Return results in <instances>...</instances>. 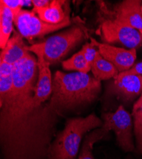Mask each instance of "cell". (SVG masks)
<instances>
[{"instance_id":"23","label":"cell","mask_w":142,"mask_h":159,"mask_svg":"<svg viewBox=\"0 0 142 159\" xmlns=\"http://www.w3.org/2000/svg\"><path fill=\"white\" fill-rule=\"evenodd\" d=\"M140 109H142V93L140 95L138 99L135 102L133 107V111L135 112Z\"/></svg>"},{"instance_id":"7","label":"cell","mask_w":142,"mask_h":159,"mask_svg":"<svg viewBox=\"0 0 142 159\" xmlns=\"http://www.w3.org/2000/svg\"><path fill=\"white\" fill-rule=\"evenodd\" d=\"M29 52L34 53L37 58L38 77L34 96L36 105L38 106L49 100L53 94V80L50 70V64L45 60L43 50L35 43L30 46Z\"/></svg>"},{"instance_id":"2","label":"cell","mask_w":142,"mask_h":159,"mask_svg":"<svg viewBox=\"0 0 142 159\" xmlns=\"http://www.w3.org/2000/svg\"><path fill=\"white\" fill-rule=\"evenodd\" d=\"M103 125L102 119L93 113L68 119L63 130L51 143L48 159H75L84 136Z\"/></svg>"},{"instance_id":"5","label":"cell","mask_w":142,"mask_h":159,"mask_svg":"<svg viewBox=\"0 0 142 159\" xmlns=\"http://www.w3.org/2000/svg\"><path fill=\"white\" fill-rule=\"evenodd\" d=\"M35 14L33 11L21 10L14 17V22L18 32L28 40L42 38L50 33L67 27L71 24L69 16L60 24H51L42 20Z\"/></svg>"},{"instance_id":"13","label":"cell","mask_w":142,"mask_h":159,"mask_svg":"<svg viewBox=\"0 0 142 159\" xmlns=\"http://www.w3.org/2000/svg\"><path fill=\"white\" fill-rule=\"evenodd\" d=\"M93 76L99 81L113 79L119 72L115 66L103 58L98 51L95 59L91 66Z\"/></svg>"},{"instance_id":"22","label":"cell","mask_w":142,"mask_h":159,"mask_svg":"<svg viewBox=\"0 0 142 159\" xmlns=\"http://www.w3.org/2000/svg\"><path fill=\"white\" fill-rule=\"evenodd\" d=\"M51 1L49 0H32V4L34 8H44L48 6Z\"/></svg>"},{"instance_id":"17","label":"cell","mask_w":142,"mask_h":159,"mask_svg":"<svg viewBox=\"0 0 142 159\" xmlns=\"http://www.w3.org/2000/svg\"><path fill=\"white\" fill-rule=\"evenodd\" d=\"M134 134L136 138V151L142 155V109L132 112Z\"/></svg>"},{"instance_id":"18","label":"cell","mask_w":142,"mask_h":159,"mask_svg":"<svg viewBox=\"0 0 142 159\" xmlns=\"http://www.w3.org/2000/svg\"><path fill=\"white\" fill-rule=\"evenodd\" d=\"M96 48V47H95V45L92 42H91L85 43L82 48L85 58L86 59L88 64L91 66V67L95 59L96 54L98 51Z\"/></svg>"},{"instance_id":"14","label":"cell","mask_w":142,"mask_h":159,"mask_svg":"<svg viewBox=\"0 0 142 159\" xmlns=\"http://www.w3.org/2000/svg\"><path fill=\"white\" fill-rule=\"evenodd\" d=\"M14 16L11 11L0 2V47L3 50L14 31Z\"/></svg>"},{"instance_id":"3","label":"cell","mask_w":142,"mask_h":159,"mask_svg":"<svg viewBox=\"0 0 142 159\" xmlns=\"http://www.w3.org/2000/svg\"><path fill=\"white\" fill-rule=\"evenodd\" d=\"M84 37L83 30L74 25L68 30L48 37L38 45L43 50L45 60L51 65L61 61Z\"/></svg>"},{"instance_id":"19","label":"cell","mask_w":142,"mask_h":159,"mask_svg":"<svg viewBox=\"0 0 142 159\" xmlns=\"http://www.w3.org/2000/svg\"><path fill=\"white\" fill-rule=\"evenodd\" d=\"M5 5L12 12L14 17L21 11L23 7V1L19 0H1L0 1Z\"/></svg>"},{"instance_id":"4","label":"cell","mask_w":142,"mask_h":159,"mask_svg":"<svg viewBox=\"0 0 142 159\" xmlns=\"http://www.w3.org/2000/svg\"><path fill=\"white\" fill-rule=\"evenodd\" d=\"M102 127L107 132L112 130L119 147L126 152L135 150L133 137V122L132 115L120 105L115 111L102 115Z\"/></svg>"},{"instance_id":"20","label":"cell","mask_w":142,"mask_h":159,"mask_svg":"<svg viewBox=\"0 0 142 159\" xmlns=\"http://www.w3.org/2000/svg\"><path fill=\"white\" fill-rule=\"evenodd\" d=\"M121 76H136L141 75L142 76V62L134 64L132 67L127 71L121 72L119 73Z\"/></svg>"},{"instance_id":"24","label":"cell","mask_w":142,"mask_h":159,"mask_svg":"<svg viewBox=\"0 0 142 159\" xmlns=\"http://www.w3.org/2000/svg\"><path fill=\"white\" fill-rule=\"evenodd\" d=\"M141 14H142V5H141Z\"/></svg>"},{"instance_id":"21","label":"cell","mask_w":142,"mask_h":159,"mask_svg":"<svg viewBox=\"0 0 142 159\" xmlns=\"http://www.w3.org/2000/svg\"><path fill=\"white\" fill-rule=\"evenodd\" d=\"M14 66L5 62L0 61V76H8L13 75Z\"/></svg>"},{"instance_id":"15","label":"cell","mask_w":142,"mask_h":159,"mask_svg":"<svg viewBox=\"0 0 142 159\" xmlns=\"http://www.w3.org/2000/svg\"><path fill=\"white\" fill-rule=\"evenodd\" d=\"M108 133V132L101 127L87 134L84 138L78 159H95L93 154V145L104 138Z\"/></svg>"},{"instance_id":"1","label":"cell","mask_w":142,"mask_h":159,"mask_svg":"<svg viewBox=\"0 0 142 159\" xmlns=\"http://www.w3.org/2000/svg\"><path fill=\"white\" fill-rule=\"evenodd\" d=\"M101 89V82L88 73L57 71L53 80V94L47 102L60 115L92 103Z\"/></svg>"},{"instance_id":"6","label":"cell","mask_w":142,"mask_h":159,"mask_svg":"<svg viewBox=\"0 0 142 159\" xmlns=\"http://www.w3.org/2000/svg\"><path fill=\"white\" fill-rule=\"evenodd\" d=\"M100 34L106 44H120L129 49H136L142 45V34L138 30L111 18L103 20Z\"/></svg>"},{"instance_id":"9","label":"cell","mask_w":142,"mask_h":159,"mask_svg":"<svg viewBox=\"0 0 142 159\" xmlns=\"http://www.w3.org/2000/svg\"><path fill=\"white\" fill-rule=\"evenodd\" d=\"M91 42L98 48L100 55L113 64L119 73L130 69L135 62L136 49H126L99 43L93 38H91Z\"/></svg>"},{"instance_id":"10","label":"cell","mask_w":142,"mask_h":159,"mask_svg":"<svg viewBox=\"0 0 142 159\" xmlns=\"http://www.w3.org/2000/svg\"><path fill=\"white\" fill-rule=\"evenodd\" d=\"M142 2L140 0H124L114 5L110 14L112 19L130 26L142 34Z\"/></svg>"},{"instance_id":"11","label":"cell","mask_w":142,"mask_h":159,"mask_svg":"<svg viewBox=\"0 0 142 159\" xmlns=\"http://www.w3.org/2000/svg\"><path fill=\"white\" fill-rule=\"evenodd\" d=\"M28 48L29 46L24 43L21 34L14 31V34L1 52L0 61L14 66L30 54Z\"/></svg>"},{"instance_id":"12","label":"cell","mask_w":142,"mask_h":159,"mask_svg":"<svg viewBox=\"0 0 142 159\" xmlns=\"http://www.w3.org/2000/svg\"><path fill=\"white\" fill-rule=\"evenodd\" d=\"M65 2L60 0H53L48 6L44 8H34L33 11L44 22L51 24H58L62 22L68 16L63 9Z\"/></svg>"},{"instance_id":"8","label":"cell","mask_w":142,"mask_h":159,"mask_svg":"<svg viewBox=\"0 0 142 159\" xmlns=\"http://www.w3.org/2000/svg\"><path fill=\"white\" fill-rule=\"evenodd\" d=\"M142 93V76L119 75L107 87V94L115 96L124 102H131Z\"/></svg>"},{"instance_id":"16","label":"cell","mask_w":142,"mask_h":159,"mask_svg":"<svg viewBox=\"0 0 142 159\" xmlns=\"http://www.w3.org/2000/svg\"><path fill=\"white\" fill-rule=\"evenodd\" d=\"M62 66L65 70H75L82 73H88L91 71V66L85 58L82 49L71 58L62 61Z\"/></svg>"}]
</instances>
